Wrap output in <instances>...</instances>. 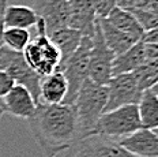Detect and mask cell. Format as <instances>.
Wrapping results in <instances>:
<instances>
[{"mask_svg":"<svg viewBox=\"0 0 158 157\" xmlns=\"http://www.w3.org/2000/svg\"><path fill=\"white\" fill-rule=\"evenodd\" d=\"M6 7H7V2H6V0H0V26H4V23H3V17H4Z\"/></svg>","mask_w":158,"mask_h":157,"instance_id":"83f0119b","label":"cell"},{"mask_svg":"<svg viewBox=\"0 0 158 157\" xmlns=\"http://www.w3.org/2000/svg\"><path fill=\"white\" fill-rule=\"evenodd\" d=\"M68 93V83L61 70L41 78L38 104H63Z\"/></svg>","mask_w":158,"mask_h":157,"instance_id":"4fadbf2b","label":"cell"},{"mask_svg":"<svg viewBox=\"0 0 158 157\" xmlns=\"http://www.w3.org/2000/svg\"><path fill=\"white\" fill-rule=\"evenodd\" d=\"M38 19L40 18L34 8L27 7V6L12 4L6 7L3 23H4V28L30 29L38 23Z\"/></svg>","mask_w":158,"mask_h":157,"instance_id":"2e32d148","label":"cell"},{"mask_svg":"<svg viewBox=\"0 0 158 157\" xmlns=\"http://www.w3.org/2000/svg\"><path fill=\"white\" fill-rule=\"evenodd\" d=\"M35 26H37V36L35 38L30 40L22 53L26 63L42 78L60 68L61 53L57 47L49 40L45 32V26L40 19Z\"/></svg>","mask_w":158,"mask_h":157,"instance_id":"3957f363","label":"cell"},{"mask_svg":"<svg viewBox=\"0 0 158 157\" xmlns=\"http://www.w3.org/2000/svg\"><path fill=\"white\" fill-rule=\"evenodd\" d=\"M131 14L136 18L139 25L143 28L144 32L158 28V11L151 10H131Z\"/></svg>","mask_w":158,"mask_h":157,"instance_id":"603a6c76","label":"cell"},{"mask_svg":"<svg viewBox=\"0 0 158 157\" xmlns=\"http://www.w3.org/2000/svg\"><path fill=\"white\" fill-rule=\"evenodd\" d=\"M151 90H153V91H154V93H156V94H157V96H158V82H157L156 85H154V86H153V87H151Z\"/></svg>","mask_w":158,"mask_h":157,"instance_id":"f1b7e54d","label":"cell"},{"mask_svg":"<svg viewBox=\"0 0 158 157\" xmlns=\"http://www.w3.org/2000/svg\"><path fill=\"white\" fill-rule=\"evenodd\" d=\"M89 148L97 153L100 157H139L135 156L120 146L116 141L109 139L102 135H90L83 138Z\"/></svg>","mask_w":158,"mask_h":157,"instance_id":"ffe728a7","label":"cell"},{"mask_svg":"<svg viewBox=\"0 0 158 157\" xmlns=\"http://www.w3.org/2000/svg\"><path fill=\"white\" fill-rule=\"evenodd\" d=\"M3 113H4V112H3V111H2V109H0V117H2V116H3Z\"/></svg>","mask_w":158,"mask_h":157,"instance_id":"f546056e","label":"cell"},{"mask_svg":"<svg viewBox=\"0 0 158 157\" xmlns=\"http://www.w3.org/2000/svg\"><path fill=\"white\" fill-rule=\"evenodd\" d=\"M146 56L147 59H156L158 60V44H146Z\"/></svg>","mask_w":158,"mask_h":157,"instance_id":"4316f807","label":"cell"},{"mask_svg":"<svg viewBox=\"0 0 158 157\" xmlns=\"http://www.w3.org/2000/svg\"><path fill=\"white\" fill-rule=\"evenodd\" d=\"M146 59H147L146 45H144L143 40H139L130 49L117 55L113 59V63H112V77L118 74L132 73L139 66H142L146 62Z\"/></svg>","mask_w":158,"mask_h":157,"instance_id":"5bb4252c","label":"cell"},{"mask_svg":"<svg viewBox=\"0 0 158 157\" xmlns=\"http://www.w3.org/2000/svg\"><path fill=\"white\" fill-rule=\"evenodd\" d=\"M34 11L44 23L47 34L68 26V0H35Z\"/></svg>","mask_w":158,"mask_h":157,"instance_id":"9c48e42d","label":"cell"},{"mask_svg":"<svg viewBox=\"0 0 158 157\" xmlns=\"http://www.w3.org/2000/svg\"><path fill=\"white\" fill-rule=\"evenodd\" d=\"M0 70L8 73L14 79L15 85L26 87L37 101V104L40 103L41 77L26 63L22 52H15L3 47L0 49Z\"/></svg>","mask_w":158,"mask_h":157,"instance_id":"8992f818","label":"cell"},{"mask_svg":"<svg viewBox=\"0 0 158 157\" xmlns=\"http://www.w3.org/2000/svg\"><path fill=\"white\" fill-rule=\"evenodd\" d=\"M68 28L75 29L83 37H93L97 23L91 0H68Z\"/></svg>","mask_w":158,"mask_h":157,"instance_id":"30bf717a","label":"cell"},{"mask_svg":"<svg viewBox=\"0 0 158 157\" xmlns=\"http://www.w3.org/2000/svg\"><path fill=\"white\" fill-rule=\"evenodd\" d=\"M106 103L108 86L100 85L87 78L82 83L74 103L79 120V127H81L82 139L93 134L95 123L105 112Z\"/></svg>","mask_w":158,"mask_h":157,"instance_id":"7a4b0ae2","label":"cell"},{"mask_svg":"<svg viewBox=\"0 0 158 157\" xmlns=\"http://www.w3.org/2000/svg\"><path fill=\"white\" fill-rule=\"evenodd\" d=\"M105 19H106L110 25H113L114 28H117L118 30L132 36L136 40H142L143 38V34H144L143 28L139 25L136 18H135L130 11H127V10L120 8V7H114L113 11Z\"/></svg>","mask_w":158,"mask_h":157,"instance_id":"d6986e66","label":"cell"},{"mask_svg":"<svg viewBox=\"0 0 158 157\" xmlns=\"http://www.w3.org/2000/svg\"><path fill=\"white\" fill-rule=\"evenodd\" d=\"M63 157H100V156L89 148V145L85 142V139H81L71 149H68Z\"/></svg>","mask_w":158,"mask_h":157,"instance_id":"d4e9b609","label":"cell"},{"mask_svg":"<svg viewBox=\"0 0 158 157\" xmlns=\"http://www.w3.org/2000/svg\"><path fill=\"white\" fill-rule=\"evenodd\" d=\"M117 143L135 156L158 157V135L154 130L139 129Z\"/></svg>","mask_w":158,"mask_h":157,"instance_id":"7c38bea8","label":"cell"},{"mask_svg":"<svg viewBox=\"0 0 158 157\" xmlns=\"http://www.w3.org/2000/svg\"><path fill=\"white\" fill-rule=\"evenodd\" d=\"M2 101H3V107H4V113L7 112L15 117L26 120H29L34 115L38 105L30 91L26 87L21 86V85H15L6 94Z\"/></svg>","mask_w":158,"mask_h":157,"instance_id":"8fae6325","label":"cell"},{"mask_svg":"<svg viewBox=\"0 0 158 157\" xmlns=\"http://www.w3.org/2000/svg\"><path fill=\"white\" fill-rule=\"evenodd\" d=\"M106 86L108 103L105 107V112L124 105H138L143 93L132 73L114 75L110 78Z\"/></svg>","mask_w":158,"mask_h":157,"instance_id":"ba28073f","label":"cell"},{"mask_svg":"<svg viewBox=\"0 0 158 157\" xmlns=\"http://www.w3.org/2000/svg\"><path fill=\"white\" fill-rule=\"evenodd\" d=\"M30 40L31 37L29 29L4 28L3 30V45L11 51L23 52Z\"/></svg>","mask_w":158,"mask_h":157,"instance_id":"7402d4cb","label":"cell"},{"mask_svg":"<svg viewBox=\"0 0 158 157\" xmlns=\"http://www.w3.org/2000/svg\"><path fill=\"white\" fill-rule=\"evenodd\" d=\"M142 129L138 105H124L104 112L95 123L91 135H102L113 141H120Z\"/></svg>","mask_w":158,"mask_h":157,"instance_id":"277c9868","label":"cell"},{"mask_svg":"<svg viewBox=\"0 0 158 157\" xmlns=\"http://www.w3.org/2000/svg\"><path fill=\"white\" fill-rule=\"evenodd\" d=\"M47 36L49 37V40L57 47V49L60 51L61 63H63L64 60H67V59L77 51V48L79 47V44H81L82 37H83L78 30L68 28V26L56 29V30L48 33Z\"/></svg>","mask_w":158,"mask_h":157,"instance_id":"e0dca14e","label":"cell"},{"mask_svg":"<svg viewBox=\"0 0 158 157\" xmlns=\"http://www.w3.org/2000/svg\"><path fill=\"white\" fill-rule=\"evenodd\" d=\"M29 126L47 157L67 152L82 139L77 109L68 104H38L34 115L29 119Z\"/></svg>","mask_w":158,"mask_h":157,"instance_id":"6da1fadb","label":"cell"},{"mask_svg":"<svg viewBox=\"0 0 158 157\" xmlns=\"http://www.w3.org/2000/svg\"><path fill=\"white\" fill-rule=\"evenodd\" d=\"M132 74L143 91L151 89L158 82V60L146 59V62L132 71Z\"/></svg>","mask_w":158,"mask_h":157,"instance_id":"44dd1931","label":"cell"},{"mask_svg":"<svg viewBox=\"0 0 158 157\" xmlns=\"http://www.w3.org/2000/svg\"><path fill=\"white\" fill-rule=\"evenodd\" d=\"M138 112L142 129H158V96L151 89L142 93V97L138 103Z\"/></svg>","mask_w":158,"mask_h":157,"instance_id":"ac0fdd59","label":"cell"},{"mask_svg":"<svg viewBox=\"0 0 158 157\" xmlns=\"http://www.w3.org/2000/svg\"><path fill=\"white\" fill-rule=\"evenodd\" d=\"M91 44H93L91 37H82L77 51L60 64L59 70L63 71L68 83V93L63 104L74 105L82 83L89 78V59H90Z\"/></svg>","mask_w":158,"mask_h":157,"instance_id":"5b68a950","label":"cell"},{"mask_svg":"<svg viewBox=\"0 0 158 157\" xmlns=\"http://www.w3.org/2000/svg\"><path fill=\"white\" fill-rule=\"evenodd\" d=\"M14 86H15V82L11 78V75L8 73H6V71L0 70V100L4 99V96Z\"/></svg>","mask_w":158,"mask_h":157,"instance_id":"484cf974","label":"cell"},{"mask_svg":"<svg viewBox=\"0 0 158 157\" xmlns=\"http://www.w3.org/2000/svg\"><path fill=\"white\" fill-rule=\"evenodd\" d=\"M98 25H100L101 33L106 45L109 47V49L113 52L114 55H120L127 49H130L134 44H136L139 40H136L132 36L124 33V32L118 30L117 28H114L113 25H110L105 18H97Z\"/></svg>","mask_w":158,"mask_h":157,"instance_id":"9a60e30c","label":"cell"},{"mask_svg":"<svg viewBox=\"0 0 158 157\" xmlns=\"http://www.w3.org/2000/svg\"><path fill=\"white\" fill-rule=\"evenodd\" d=\"M117 7L131 10H151L158 11V0H117Z\"/></svg>","mask_w":158,"mask_h":157,"instance_id":"cb8c5ba5","label":"cell"},{"mask_svg":"<svg viewBox=\"0 0 158 157\" xmlns=\"http://www.w3.org/2000/svg\"><path fill=\"white\" fill-rule=\"evenodd\" d=\"M91 41L93 44H91L90 59H89V79L100 85H108L112 78V63L116 55L109 49L105 42L98 25V19Z\"/></svg>","mask_w":158,"mask_h":157,"instance_id":"52a82bcc","label":"cell"}]
</instances>
